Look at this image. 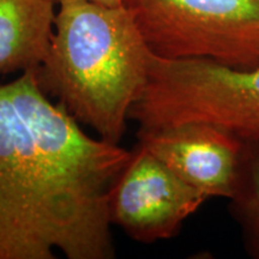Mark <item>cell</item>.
Here are the masks:
<instances>
[{"mask_svg":"<svg viewBox=\"0 0 259 259\" xmlns=\"http://www.w3.org/2000/svg\"><path fill=\"white\" fill-rule=\"evenodd\" d=\"M58 6L38 83L99 138L119 144L154 53L124 5L66 0Z\"/></svg>","mask_w":259,"mask_h":259,"instance_id":"cell-1","label":"cell"},{"mask_svg":"<svg viewBox=\"0 0 259 259\" xmlns=\"http://www.w3.org/2000/svg\"><path fill=\"white\" fill-rule=\"evenodd\" d=\"M108 187L58 179L0 190V259L114 257Z\"/></svg>","mask_w":259,"mask_h":259,"instance_id":"cell-3","label":"cell"},{"mask_svg":"<svg viewBox=\"0 0 259 259\" xmlns=\"http://www.w3.org/2000/svg\"><path fill=\"white\" fill-rule=\"evenodd\" d=\"M137 138L141 147L208 199L234 196L247 143L232 132L210 124L189 122L138 128Z\"/></svg>","mask_w":259,"mask_h":259,"instance_id":"cell-7","label":"cell"},{"mask_svg":"<svg viewBox=\"0 0 259 259\" xmlns=\"http://www.w3.org/2000/svg\"><path fill=\"white\" fill-rule=\"evenodd\" d=\"M56 4H60V3L66 2V0H53ZM84 2H89V3H95V4H100V5H107V6H121L122 5V0H84Z\"/></svg>","mask_w":259,"mask_h":259,"instance_id":"cell-10","label":"cell"},{"mask_svg":"<svg viewBox=\"0 0 259 259\" xmlns=\"http://www.w3.org/2000/svg\"><path fill=\"white\" fill-rule=\"evenodd\" d=\"M56 5L53 0H0V73L40 66L53 35Z\"/></svg>","mask_w":259,"mask_h":259,"instance_id":"cell-8","label":"cell"},{"mask_svg":"<svg viewBox=\"0 0 259 259\" xmlns=\"http://www.w3.org/2000/svg\"><path fill=\"white\" fill-rule=\"evenodd\" d=\"M128 119L144 130L203 122L259 144V66L153 54L147 85Z\"/></svg>","mask_w":259,"mask_h":259,"instance_id":"cell-4","label":"cell"},{"mask_svg":"<svg viewBox=\"0 0 259 259\" xmlns=\"http://www.w3.org/2000/svg\"><path fill=\"white\" fill-rule=\"evenodd\" d=\"M151 52L259 66V0H122Z\"/></svg>","mask_w":259,"mask_h":259,"instance_id":"cell-5","label":"cell"},{"mask_svg":"<svg viewBox=\"0 0 259 259\" xmlns=\"http://www.w3.org/2000/svg\"><path fill=\"white\" fill-rule=\"evenodd\" d=\"M229 200L246 248L259 259V144H246L240 180Z\"/></svg>","mask_w":259,"mask_h":259,"instance_id":"cell-9","label":"cell"},{"mask_svg":"<svg viewBox=\"0 0 259 259\" xmlns=\"http://www.w3.org/2000/svg\"><path fill=\"white\" fill-rule=\"evenodd\" d=\"M130 156L119 144L90 137L54 105L36 70L0 85V190L58 179L109 187Z\"/></svg>","mask_w":259,"mask_h":259,"instance_id":"cell-2","label":"cell"},{"mask_svg":"<svg viewBox=\"0 0 259 259\" xmlns=\"http://www.w3.org/2000/svg\"><path fill=\"white\" fill-rule=\"evenodd\" d=\"M206 199L139 144L107 190L109 221L144 244L173 238Z\"/></svg>","mask_w":259,"mask_h":259,"instance_id":"cell-6","label":"cell"}]
</instances>
